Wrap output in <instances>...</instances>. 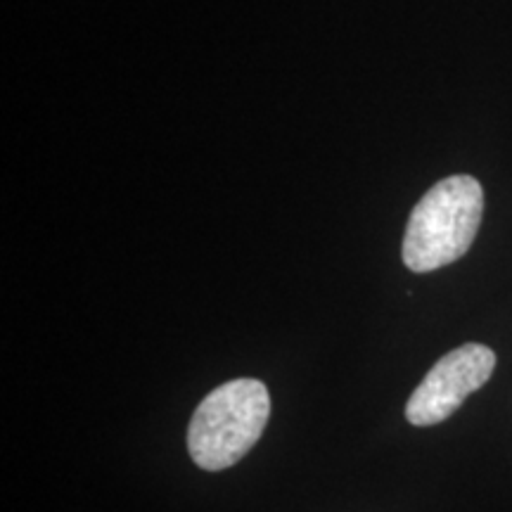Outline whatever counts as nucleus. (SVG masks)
<instances>
[{
  "label": "nucleus",
  "instance_id": "nucleus-1",
  "mask_svg": "<svg viewBox=\"0 0 512 512\" xmlns=\"http://www.w3.org/2000/svg\"><path fill=\"white\" fill-rule=\"evenodd\" d=\"M484 216V188L475 176H448L422 195L403 235V264L430 273L467 254Z\"/></svg>",
  "mask_w": 512,
  "mask_h": 512
},
{
  "label": "nucleus",
  "instance_id": "nucleus-2",
  "mask_svg": "<svg viewBox=\"0 0 512 512\" xmlns=\"http://www.w3.org/2000/svg\"><path fill=\"white\" fill-rule=\"evenodd\" d=\"M271 415V396L264 382L240 377L204 396L192 413L188 451L202 470L219 472L252 451Z\"/></svg>",
  "mask_w": 512,
  "mask_h": 512
},
{
  "label": "nucleus",
  "instance_id": "nucleus-3",
  "mask_svg": "<svg viewBox=\"0 0 512 512\" xmlns=\"http://www.w3.org/2000/svg\"><path fill=\"white\" fill-rule=\"evenodd\" d=\"M496 354L484 344H463L439 358L406 403V418L415 427H432L451 418L467 396L494 375Z\"/></svg>",
  "mask_w": 512,
  "mask_h": 512
}]
</instances>
